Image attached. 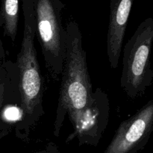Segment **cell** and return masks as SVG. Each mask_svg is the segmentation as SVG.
Instances as JSON below:
<instances>
[{"label": "cell", "mask_w": 153, "mask_h": 153, "mask_svg": "<svg viewBox=\"0 0 153 153\" xmlns=\"http://www.w3.org/2000/svg\"><path fill=\"white\" fill-rule=\"evenodd\" d=\"M24 18L23 35L16 64L19 70L21 106L15 125L16 137L28 143L45 111L43 107V79L34 46L35 17L32 0H21Z\"/></svg>", "instance_id": "6da1fadb"}, {"label": "cell", "mask_w": 153, "mask_h": 153, "mask_svg": "<svg viewBox=\"0 0 153 153\" xmlns=\"http://www.w3.org/2000/svg\"><path fill=\"white\" fill-rule=\"evenodd\" d=\"M65 30L66 56L54 122L53 134L57 137H59L66 116L74 125L91 104L94 92L79 25L71 20L67 24Z\"/></svg>", "instance_id": "7a4b0ae2"}, {"label": "cell", "mask_w": 153, "mask_h": 153, "mask_svg": "<svg viewBox=\"0 0 153 153\" xmlns=\"http://www.w3.org/2000/svg\"><path fill=\"white\" fill-rule=\"evenodd\" d=\"M153 42V18L140 22L123 49L121 89L135 100L143 97L153 83L150 54Z\"/></svg>", "instance_id": "3957f363"}, {"label": "cell", "mask_w": 153, "mask_h": 153, "mask_svg": "<svg viewBox=\"0 0 153 153\" xmlns=\"http://www.w3.org/2000/svg\"><path fill=\"white\" fill-rule=\"evenodd\" d=\"M36 36L41 46L49 76L60 82L66 56V30L62 24L61 0H32Z\"/></svg>", "instance_id": "277c9868"}, {"label": "cell", "mask_w": 153, "mask_h": 153, "mask_svg": "<svg viewBox=\"0 0 153 153\" xmlns=\"http://www.w3.org/2000/svg\"><path fill=\"white\" fill-rule=\"evenodd\" d=\"M153 130V100L120 124L103 153H137L144 149Z\"/></svg>", "instance_id": "5b68a950"}, {"label": "cell", "mask_w": 153, "mask_h": 153, "mask_svg": "<svg viewBox=\"0 0 153 153\" xmlns=\"http://www.w3.org/2000/svg\"><path fill=\"white\" fill-rule=\"evenodd\" d=\"M19 82L17 65L7 57L0 39V140L16 125L17 119L15 113L20 115Z\"/></svg>", "instance_id": "8992f818"}, {"label": "cell", "mask_w": 153, "mask_h": 153, "mask_svg": "<svg viewBox=\"0 0 153 153\" xmlns=\"http://www.w3.org/2000/svg\"><path fill=\"white\" fill-rule=\"evenodd\" d=\"M110 114V104L107 94L97 88L93 92L92 100L73 127V131L66 142L77 138L79 146L89 145L97 146L107 127Z\"/></svg>", "instance_id": "52a82bcc"}, {"label": "cell", "mask_w": 153, "mask_h": 153, "mask_svg": "<svg viewBox=\"0 0 153 153\" xmlns=\"http://www.w3.org/2000/svg\"><path fill=\"white\" fill-rule=\"evenodd\" d=\"M133 1L134 0H110L107 55L112 69H116L119 64Z\"/></svg>", "instance_id": "ba28073f"}, {"label": "cell", "mask_w": 153, "mask_h": 153, "mask_svg": "<svg viewBox=\"0 0 153 153\" xmlns=\"http://www.w3.org/2000/svg\"><path fill=\"white\" fill-rule=\"evenodd\" d=\"M19 0H1L0 12L3 19L4 36L13 43L17 36Z\"/></svg>", "instance_id": "9c48e42d"}, {"label": "cell", "mask_w": 153, "mask_h": 153, "mask_svg": "<svg viewBox=\"0 0 153 153\" xmlns=\"http://www.w3.org/2000/svg\"><path fill=\"white\" fill-rule=\"evenodd\" d=\"M31 153H62L58 146L53 142H49L43 149L32 152Z\"/></svg>", "instance_id": "30bf717a"}, {"label": "cell", "mask_w": 153, "mask_h": 153, "mask_svg": "<svg viewBox=\"0 0 153 153\" xmlns=\"http://www.w3.org/2000/svg\"><path fill=\"white\" fill-rule=\"evenodd\" d=\"M3 25V19H2V16H1V12H0V29H1V28L2 27Z\"/></svg>", "instance_id": "8fae6325"}]
</instances>
